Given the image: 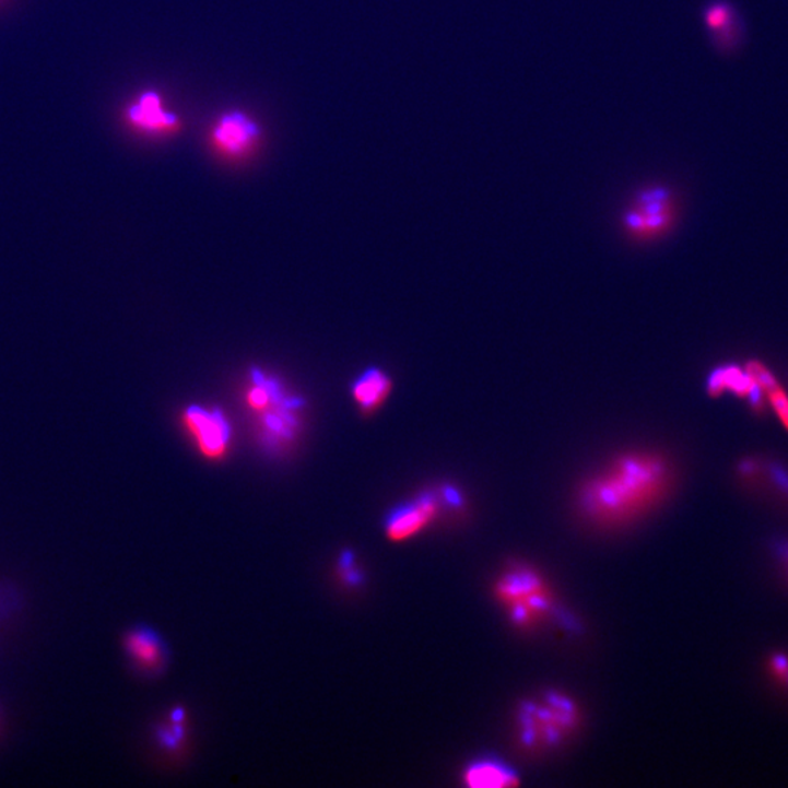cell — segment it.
<instances>
[{"label":"cell","instance_id":"4","mask_svg":"<svg viewBox=\"0 0 788 788\" xmlns=\"http://www.w3.org/2000/svg\"><path fill=\"white\" fill-rule=\"evenodd\" d=\"M678 217V200L668 186L650 185L635 191L622 215V225L635 239L663 237Z\"/></svg>","mask_w":788,"mask_h":788},{"label":"cell","instance_id":"11","mask_svg":"<svg viewBox=\"0 0 788 788\" xmlns=\"http://www.w3.org/2000/svg\"><path fill=\"white\" fill-rule=\"evenodd\" d=\"M391 381L378 368H369L352 385V396L364 411H374L386 402L390 395Z\"/></svg>","mask_w":788,"mask_h":788},{"label":"cell","instance_id":"12","mask_svg":"<svg viewBox=\"0 0 788 788\" xmlns=\"http://www.w3.org/2000/svg\"><path fill=\"white\" fill-rule=\"evenodd\" d=\"M744 368L751 374L756 385L761 387L762 393H764L765 399H768L775 415L778 416L784 428L788 431V396L786 390L779 386L777 378L774 377L768 367L760 363V361H749Z\"/></svg>","mask_w":788,"mask_h":788},{"label":"cell","instance_id":"9","mask_svg":"<svg viewBox=\"0 0 788 788\" xmlns=\"http://www.w3.org/2000/svg\"><path fill=\"white\" fill-rule=\"evenodd\" d=\"M727 390L739 398L749 399L753 412L760 413V415L764 412L765 396L746 368H740L738 365H725L709 374L707 391L711 398H717Z\"/></svg>","mask_w":788,"mask_h":788},{"label":"cell","instance_id":"5","mask_svg":"<svg viewBox=\"0 0 788 788\" xmlns=\"http://www.w3.org/2000/svg\"><path fill=\"white\" fill-rule=\"evenodd\" d=\"M183 424L207 459L220 460L228 451L231 428L220 411L193 404L183 413Z\"/></svg>","mask_w":788,"mask_h":788},{"label":"cell","instance_id":"6","mask_svg":"<svg viewBox=\"0 0 788 788\" xmlns=\"http://www.w3.org/2000/svg\"><path fill=\"white\" fill-rule=\"evenodd\" d=\"M444 499L446 496L443 491L439 494L425 492L412 503L396 508L387 520V537L395 542L408 541L415 537L438 517Z\"/></svg>","mask_w":788,"mask_h":788},{"label":"cell","instance_id":"2","mask_svg":"<svg viewBox=\"0 0 788 788\" xmlns=\"http://www.w3.org/2000/svg\"><path fill=\"white\" fill-rule=\"evenodd\" d=\"M580 721L577 704L568 695L550 691L520 704L517 711L518 738L530 751H543L563 743Z\"/></svg>","mask_w":788,"mask_h":788},{"label":"cell","instance_id":"1","mask_svg":"<svg viewBox=\"0 0 788 788\" xmlns=\"http://www.w3.org/2000/svg\"><path fill=\"white\" fill-rule=\"evenodd\" d=\"M669 477L668 463L659 456H621L583 486L581 508L604 525L630 520L664 494Z\"/></svg>","mask_w":788,"mask_h":788},{"label":"cell","instance_id":"8","mask_svg":"<svg viewBox=\"0 0 788 788\" xmlns=\"http://www.w3.org/2000/svg\"><path fill=\"white\" fill-rule=\"evenodd\" d=\"M126 117L130 125L146 133H169L180 126V117L164 107L163 98L156 91L139 95L138 102L126 110Z\"/></svg>","mask_w":788,"mask_h":788},{"label":"cell","instance_id":"7","mask_svg":"<svg viewBox=\"0 0 788 788\" xmlns=\"http://www.w3.org/2000/svg\"><path fill=\"white\" fill-rule=\"evenodd\" d=\"M260 137V125L242 110L224 113L212 129L213 142L231 156L247 154Z\"/></svg>","mask_w":788,"mask_h":788},{"label":"cell","instance_id":"13","mask_svg":"<svg viewBox=\"0 0 788 788\" xmlns=\"http://www.w3.org/2000/svg\"><path fill=\"white\" fill-rule=\"evenodd\" d=\"M126 648L143 669L155 670L164 663L163 643L150 631L139 630L129 634L126 638Z\"/></svg>","mask_w":788,"mask_h":788},{"label":"cell","instance_id":"10","mask_svg":"<svg viewBox=\"0 0 788 788\" xmlns=\"http://www.w3.org/2000/svg\"><path fill=\"white\" fill-rule=\"evenodd\" d=\"M461 778L464 786L470 788H507L520 784L516 771L494 757L470 762Z\"/></svg>","mask_w":788,"mask_h":788},{"label":"cell","instance_id":"3","mask_svg":"<svg viewBox=\"0 0 788 788\" xmlns=\"http://www.w3.org/2000/svg\"><path fill=\"white\" fill-rule=\"evenodd\" d=\"M495 596L518 628H532L554 612V599L546 583L528 567L505 572L495 585Z\"/></svg>","mask_w":788,"mask_h":788}]
</instances>
